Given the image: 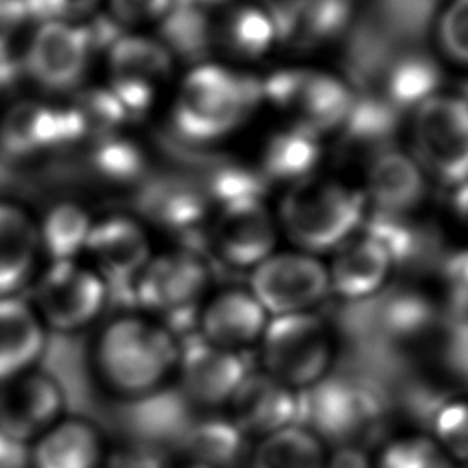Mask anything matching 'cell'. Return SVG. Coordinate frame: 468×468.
Returning a JSON list of instances; mask_svg holds the SVG:
<instances>
[{
    "mask_svg": "<svg viewBox=\"0 0 468 468\" xmlns=\"http://www.w3.org/2000/svg\"><path fill=\"white\" fill-rule=\"evenodd\" d=\"M82 130L84 126L75 110H55L40 102L24 101L7 112L0 139L11 154L24 155L71 141Z\"/></svg>",
    "mask_w": 468,
    "mask_h": 468,
    "instance_id": "obj_23",
    "label": "cell"
},
{
    "mask_svg": "<svg viewBox=\"0 0 468 468\" xmlns=\"http://www.w3.org/2000/svg\"><path fill=\"white\" fill-rule=\"evenodd\" d=\"M141 205L152 219L174 230H190L207 212V197L201 188L174 179L152 183L143 192Z\"/></svg>",
    "mask_w": 468,
    "mask_h": 468,
    "instance_id": "obj_29",
    "label": "cell"
},
{
    "mask_svg": "<svg viewBox=\"0 0 468 468\" xmlns=\"http://www.w3.org/2000/svg\"><path fill=\"white\" fill-rule=\"evenodd\" d=\"M260 86L261 99L274 106L289 124L318 137L340 130L356 99L340 77L311 66L276 69Z\"/></svg>",
    "mask_w": 468,
    "mask_h": 468,
    "instance_id": "obj_6",
    "label": "cell"
},
{
    "mask_svg": "<svg viewBox=\"0 0 468 468\" xmlns=\"http://www.w3.org/2000/svg\"><path fill=\"white\" fill-rule=\"evenodd\" d=\"M327 267L329 291L347 302H360L378 294L391 272L393 258L380 239L362 229L333 250Z\"/></svg>",
    "mask_w": 468,
    "mask_h": 468,
    "instance_id": "obj_17",
    "label": "cell"
},
{
    "mask_svg": "<svg viewBox=\"0 0 468 468\" xmlns=\"http://www.w3.org/2000/svg\"><path fill=\"white\" fill-rule=\"evenodd\" d=\"M99 168L115 179H130L143 170L139 150L128 143H108L97 154Z\"/></svg>",
    "mask_w": 468,
    "mask_h": 468,
    "instance_id": "obj_37",
    "label": "cell"
},
{
    "mask_svg": "<svg viewBox=\"0 0 468 468\" xmlns=\"http://www.w3.org/2000/svg\"><path fill=\"white\" fill-rule=\"evenodd\" d=\"M249 291L272 316L314 311L329 291L327 267L303 250H274L250 269Z\"/></svg>",
    "mask_w": 468,
    "mask_h": 468,
    "instance_id": "obj_8",
    "label": "cell"
},
{
    "mask_svg": "<svg viewBox=\"0 0 468 468\" xmlns=\"http://www.w3.org/2000/svg\"><path fill=\"white\" fill-rule=\"evenodd\" d=\"M311 430L322 441L342 448L360 442L378 422L380 408L373 393L351 380L329 377L311 389Z\"/></svg>",
    "mask_w": 468,
    "mask_h": 468,
    "instance_id": "obj_13",
    "label": "cell"
},
{
    "mask_svg": "<svg viewBox=\"0 0 468 468\" xmlns=\"http://www.w3.org/2000/svg\"><path fill=\"white\" fill-rule=\"evenodd\" d=\"M362 194L377 214L408 218L422 205L428 177L410 152L386 146L369 157Z\"/></svg>",
    "mask_w": 468,
    "mask_h": 468,
    "instance_id": "obj_16",
    "label": "cell"
},
{
    "mask_svg": "<svg viewBox=\"0 0 468 468\" xmlns=\"http://www.w3.org/2000/svg\"><path fill=\"white\" fill-rule=\"evenodd\" d=\"M366 210L362 190L316 172L287 186L276 221L298 250L316 256L355 236L364 227Z\"/></svg>",
    "mask_w": 468,
    "mask_h": 468,
    "instance_id": "obj_3",
    "label": "cell"
},
{
    "mask_svg": "<svg viewBox=\"0 0 468 468\" xmlns=\"http://www.w3.org/2000/svg\"><path fill=\"white\" fill-rule=\"evenodd\" d=\"M410 154L428 179L457 186L468 179V99L437 91L410 115Z\"/></svg>",
    "mask_w": 468,
    "mask_h": 468,
    "instance_id": "obj_5",
    "label": "cell"
},
{
    "mask_svg": "<svg viewBox=\"0 0 468 468\" xmlns=\"http://www.w3.org/2000/svg\"><path fill=\"white\" fill-rule=\"evenodd\" d=\"M176 0H110L112 16L124 26H141L166 18Z\"/></svg>",
    "mask_w": 468,
    "mask_h": 468,
    "instance_id": "obj_36",
    "label": "cell"
},
{
    "mask_svg": "<svg viewBox=\"0 0 468 468\" xmlns=\"http://www.w3.org/2000/svg\"><path fill=\"white\" fill-rule=\"evenodd\" d=\"M241 356L205 342L201 336L179 346L174 375L183 395L201 408H227L247 375Z\"/></svg>",
    "mask_w": 468,
    "mask_h": 468,
    "instance_id": "obj_15",
    "label": "cell"
},
{
    "mask_svg": "<svg viewBox=\"0 0 468 468\" xmlns=\"http://www.w3.org/2000/svg\"><path fill=\"white\" fill-rule=\"evenodd\" d=\"M177 468H214V466H208V464H203V463H197V461H188Z\"/></svg>",
    "mask_w": 468,
    "mask_h": 468,
    "instance_id": "obj_43",
    "label": "cell"
},
{
    "mask_svg": "<svg viewBox=\"0 0 468 468\" xmlns=\"http://www.w3.org/2000/svg\"><path fill=\"white\" fill-rule=\"evenodd\" d=\"M38 247V232L16 207L0 203V296L13 292L27 280Z\"/></svg>",
    "mask_w": 468,
    "mask_h": 468,
    "instance_id": "obj_27",
    "label": "cell"
},
{
    "mask_svg": "<svg viewBox=\"0 0 468 468\" xmlns=\"http://www.w3.org/2000/svg\"><path fill=\"white\" fill-rule=\"evenodd\" d=\"M104 437L84 417H62L29 450V468H102Z\"/></svg>",
    "mask_w": 468,
    "mask_h": 468,
    "instance_id": "obj_22",
    "label": "cell"
},
{
    "mask_svg": "<svg viewBox=\"0 0 468 468\" xmlns=\"http://www.w3.org/2000/svg\"><path fill=\"white\" fill-rule=\"evenodd\" d=\"M46 347L37 311L16 296H0V384L33 369Z\"/></svg>",
    "mask_w": 468,
    "mask_h": 468,
    "instance_id": "obj_24",
    "label": "cell"
},
{
    "mask_svg": "<svg viewBox=\"0 0 468 468\" xmlns=\"http://www.w3.org/2000/svg\"><path fill=\"white\" fill-rule=\"evenodd\" d=\"M179 344L150 316L126 314L108 322L93 347L101 382L115 395L139 399L159 389L176 371Z\"/></svg>",
    "mask_w": 468,
    "mask_h": 468,
    "instance_id": "obj_1",
    "label": "cell"
},
{
    "mask_svg": "<svg viewBox=\"0 0 468 468\" xmlns=\"http://www.w3.org/2000/svg\"><path fill=\"white\" fill-rule=\"evenodd\" d=\"M208 269L194 254H163L144 265L133 282L135 302L174 333V327L197 320L208 289Z\"/></svg>",
    "mask_w": 468,
    "mask_h": 468,
    "instance_id": "obj_7",
    "label": "cell"
},
{
    "mask_svg": "<svg viewBox=\"0 0 468 468\" xmlns=\"http://www.w3.org/2000/svg\"><path fill=\"white\" fill-rule=\"evenodd\" d=\"M329 446L309 426L289 424L263 439H258L252 468H327Z\"/></svg>",
    "mask_w": 468,
    "mask_h": 468,
    "instance_id": "obj_26",
    "label": "cell"
},
{
    "mask_svg": "<svg viewBox=\"0 0 468 468\" xmlns=\"http://www.w3.org/2000/svg\"><path fill=\"white\" fill-rule=\"evenodd\" d=\"M261 86L223 62H199L181 79L172 122L186 141L210 144L239 130L256 104Z\"/></svg>",
    "mask_w": 468,
    "mask_h": 468,
    "instance_id": "obj_2",
    "label": "cell"
},
{
    "mask_svg": "<svg viewBox=\"0 0 468 468\" xmlns=\"http://www.w3.org/2000/svg\"><path fill=\"white\" fill-rule=\"evenodd\" d=\"M276 13L263 4H227L210 22V44L232 60H258L280 42Z\"/></svg>",
    "mask_w": 468,
    "mask_h": 468,
    "instance_id": "obj_20",
    "label": "cell"
},
{
    "mask_svg": "<svg viewBox=\"0 0 468 468\" xmlns=\"http://www.w3.org/2000/svg\"><path fill=\"white\" fill-rule=\"evenodd\" d=\"M322 137L285 122L271 132L261 146L260 170L263 181L287 186L316 174L322 157Z\"/></svg>",
    "mask_w": 468,
    "mask_h": 468,
    "instance_id": "obj_25",
    "label": "cell"
},
{
    "mask_svg": "<svg viewBox=\"0 0 468 468\" xmlns=\"http://www.w3.org/2000/svg\"><path fill=\"white\" fill-rule=\"evenodd\" d=\"M439 91V71L431 58L419 53L395 57L382 75V97L393 112L413 110Z\"/></svg>",
    "mask_w": 468,
    "mask_h": 468,
    "instance_id": "obj_28",
    "label": "cell"
},
{
    "mask_svg": "<svg viewBox=\"0 0 468 468\" xmlns=\"http://www.w3.org/2000/svg\"><path fill=\"white\" fill-rule=\"evenodd\" d=\"M371 468H455L428 433H404L377 452Z\"/></svg>",
    "mask_w": 468,
    "mask_h": 468,
    "instance_id": "obj_31",
    "label": "cell"
},
{
    "mask_svg": "<svg viewBox=\"0 0 468 468\" xmlns=\"http://www.w3.org/2000/svg\"><path fill=\"white\" fill-rule=\"evenodd\" d=\"M442 278L452 300L468 309V249L453 252L444 261Z\"/></svg>",
    "mask_w": 468,
    "mask_h": 468,
    "instance_id": "obj_38",
    "label": "cell"
},
{
    "mask_svg": "<svg viewBox=\"0 0 468 468\" xmlns=\"http://www.w3.org/2000/svg\"><path fill=\"white\" fill-rule=\"evenodd\" d=\"M435 38L442 55L468 68V0H450L435 24Z\"/></svg>",
    "mask_w": 468,
    "mask_h": 468,
    "instance_id": "obj_35",
    "label": "cell"
},
{
    "mask_svg": "<svg viewBox=\"0 0 468 468\" xmlns=\"http://www.w3.org/2000/svg\"><path fill=\"white\" fill-rule=\"evenodd\" d=\"M452 214L457 219V223L468 230V179L461 185L453 186L452 192Z\"/></svg>",
    "mask_w": 468,
    "mask_h": 468,
    "instance_id": "obj_42",
    "label": "cell"
},
{
    "mask_svg": "<svg viewBox=\"0 0 468 468\" xmlns=\"http://www.w3.org/2000/svg\"><path fill=\"white\" fill-rule=\"evenodd\" d=\"M66 395L46 371L27 369L0 384V433L15 442L37 441L62 419Z\"/></svg>",
    "mask_w": 468,
    "mask_h": 468,
    "instance_id": "obj_11",
    "label": "cell"
},
{
    "mask_svg": "<svg viewBox=\"0 0 468 468\" xmlns=\"http://www.w3.org/2000/svg\"><path fill=\"white\" fill-rule=\"evenodd\" d=\"M296 395L265 371L247 373L227 404L230 422L243 437L263 439L294 422Z\"/></svg>",
    "mask_w": 468,
    "mask_h": 468,
    "instance_id": "obj_18",
    "label": "cell"
},
{
    "mask_svg": "<svg viewBox=\"0 0 468 468\" xmlns=\"http://www.w3.org/2000/svg\"><path fill=\"white\" fill-rule=\"evenodd\" d=\"M457 466L468 464V397H452L433 413L428 433Z\"/></svg>",
    "mask_w": 468,
    "mask_h": 468,
    "instance_id": "obj_32",
    "label": "cell"
},
{
    "mask_svg": "<svg viewBox=\"0 0 468 468\" xmlns=\"http://www.w3.org/2000/svg\"><path fill=\"white\" fill-rule=\"evenodd\" d=\"M210 238L221 261L254 269L276 250L278 221L261 197L238 199L218 207Z\"/></svg>",
    "mask_w": 468,
    "mask_h": 468,
    "instance_id": "obj_12",
    "label": "cell"
},
{
    "mask_svg": "<svg viewBox=\"0 0 468 468\" xmlns=\"http://www.w3.org/2000/svg\"><path fill=\"white\" fill-rule=\"evenodd\" d=\"M57 20H66L71 16L88 15L95 9L99 0H51Z\"/></svg>",
    "mask_w": 468,
    "mask_h": 468,
    "instance_id": "obj_41",
    "label": "cell"
},
{
    "mask_svg": "<svg viewBox=\"0 0 468 468\" xmlns=\"http://www.w3.org/2000/svg\"><path fill=\"white\" fill-rule=\"evenodd\" d=\"M344 0H300L291 16L292 35L300 40H322L344 26Z\"/></svg>",
    "mask_w": 468,
    "mask_h": 468,
    "instance_id": "obj_33",
    "label": "cell"
},
{
    "mask_svg": "<svg viewBox=\"0 0 468 468\" xmlns=\"http://www.w3.org/2000/svg\"><path fill=\"white\" fill-rule=\"evenodd\" d=\"M27 18L24 0H0V42L18 35Z\"/></svg>",
    "mask_w": 468,
    "mask_h": 468,
    "instance_id": "obj_39",
    "label": "cell"
},
{
    "mask_svg": "<svg viewBox=\"0 0 468 468\" xmlns=\"http://www.w3.org/2000/svg\"><path fill=\"white\" fill-rule=\"evenodd\" d=\"M106 298L108 287L101 274L73 260L53 261L37 285V314L44 327L75 333L99 316Z\"/></svg>",
    "mask_w": 468,
    "mask_h": 468,
    "instance_id": "obj_9",
    "label": "cell"
},
{
    "mask_svg": "<svg viewBox=\"0 0 468 468\" xmlns=\"http://www.w3.org/2000/svg\"><path fill=\"white\" fill-rule=\"evenodd\" d=\"M258 344L261 371L296 393L324 382L335 362V335L314 311L269 318Z\"/></svg>",
    "mask_w": 468,
    "mask_h": 468,
    "instance_id": "obj_4",
    "label": "cell"
},
{
    "mask_svg": "<svg viewBox=\"0 0 468 468\" xmlns=\"http://www.w3.org/2000/svg\"><path fill=\"white\" fill-rule=\"evenodd\" d=\"M110 283H133L150 261V243L143 229L128 218H108L91 225L86 247Z\"/></svg>",
    "mask_w": 468,
    "mask_h": 468,
    "instance_id": "obj_21",
    "label": "cell"
},
{
    "mask_svg": "<svg viewBox=\"0 0 468 468\" xmlns=\"http://www.w3.org/2000/svg\"><path fill=\"white\" fill-rule=\"evenodd\" d=\"M90 230L88 214L73 203H62L46 216L40 229V241L55 261H66L86 247Z\"/></svg>",
    "mask_w": 468,
    "mask_h": 468,
    "instance_id": "obj_30",
    "label": "cell"
},
{
    "mask_svg": "<svg viewBox=\"0 0 468 468\" xmlns=\"http://www.w3.org/2000/svg\"><path fill=\"white\" fill-rule=\"evenodd\" d=\"M269 314L249 289H227L207 298L197 313L199 336L221 349L238 353L258 344Z\"/></svg>",
    "mask_w": 468,
    "mask_h": 468,
    "instance_id": "obj_19",
    "label": "cell"
},
{
    "mask_svg": "<svg viewBox=\"0 0 468 468\" xmlns=\"http://www.w3.org/2000/svg\"><path fill=\"white\" fill-rule=\"evenodd\" d=\"M241 439L243 435L234 428L230 420L201 424L192 439V461L214 468H223V464L230 463L238 453Z\"/></svg>",
    "mask_w": 468,
    "mask_h": 468,
    "instance_id": "obj_34",
    "label": "cell"
},
{
    "mask_svg": "<svg viewBox=\"0 0 468 468\" xmlns=\"http://www.w3.org/2000/svg\"><path fill=\"white\" fill-rule=\"evenodd\" d=\"M0 468H29V450L0 433Z\"/></svg>",
    "mask_w": 468,
    "mask_h": 468,
    "instance_id": "obj_40",
    "label": "cell"
},
{
    "mask_svg": "<svg viewBox=\"0 0 468 468\" xmlns=\"http://www.w3.org/2000/svg\"><path fill=\"white\" fill-rule=\"evenodd\" d=\"M108 66L115 101L124 113H141L152 104L155 90L170 77L174 57L170 48L155 38L124 35L112 42Z\"/></svg>",
    "mask_w": 468,
    "mask_h": 468,
    "instance_id": "obj_10",
    "label": "cell"
},
{
    "mask_svg": "<svg viewBox=\"0 0 468 468\" xmlns=\"http://www.w3.org/2000/svg\"><path fill=\"white\" fill-rule=\"evenodd\" d=\"M91 38L84 27L66 20L42 22L26 46V73L42 88H73L88 64Z\"/></svg>",
    "mask_w": 468,
    "mask_h": 468,
    "instance_id": "obj_14",
    "label": "cell"
}]
</instances>
